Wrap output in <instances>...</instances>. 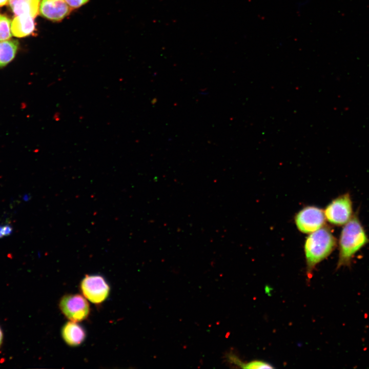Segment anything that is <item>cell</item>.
Returning a JSON list of instances; mask_svg holds the SVG:
<instances>
[{"label":"cell","mask_w":369,"mask_h":369,"mask_svg":"<svg viewBox=\"0 0 369 369\" xmlns=\"http://www.w3.org/2000/svg\"><path fill=\"white\" fill-rule=\"evenodd\" d=\"M368 243L369 238L358 213H355L340 232L337 268L349 266L356 254Z\"/></svg>","instance_id":"6da1fadb"},{"label":"cell","mask_w":369,"mask_h":369,"mask_svg":"<svg viewBox=\"0 0 369 369\" xmlns=\"http://www.w3.org/2000/svg\"><path fill=\"white\" fill-rule=\"evenodd\" d=\"M337 240L331 229L323 226L309 234L304 244L307 277L310 279L315 267L335 250Z\"/></svg>","instance_id":"7a4b0ae2"},{"label":"cell","mask_w":369,"mask_h":369,"mask_svg":"<svg viewBox=\"0 0 369 369\" xmlns=\"http://www.w3.org/2000/svg\"><path fill=\"white\" fill-rule=\"evenodd\" d=\"M324 213L326 220L331 224L344 225L354 214L350 194L347 192L333 199L325 207Z\"/></svg>","instance_id":"3957f363"},{"label":"cell","mask_w":369,"mask_h":369,"mask_svg":"<svg viewBox=\"0 0 369 369\" xmlns=\"http://www.w3.org/2000/svg\"><path fill=\"white\" fill-rule=\"evenodd\" d=\"M58 306L63 314L74 322L86 320L90 313V305L86 298L78 294L64 295L59 301Z\"/></svg>","instance_id":"277c9868"},{"label":"cell","mask_w":369,"mask_h":369,"mask_svg":"<svg viewBox=\"0 0 369 369\" xmlns=\"http://www.w3.org/2000/svg\"><path fill=\"white\" fill-rule=\"evenodd\" d=\"M80 289L83 296L95 304L104 302L110 292L109 284L100 275H86L80 283Z\"/></svg>","instance_id":"5b68a950"},{"label":"cell","mask_w":369,"mask_h":369,"mask_svg":"<svg viewBox=\"0 0 369 369\" xmlns=\"http://www.w3.org/2000/svg\"><path fill=\"white\" fill-rule=\"evenodd\" d=\"M326 220L324 210L314 206L304 207L295 216L298 230L304 234H310L321 228Z\"/></svg>","instance_id":"8992f818"},{"label":"cell","mask_w":369,"mask_h":369,"mask_svg":"<svg viewBox=\"0 0 369 369\" xmlns=\"http://www.w3.org/2000/svg\"><path fill=\"white\" fill-rule=\"evenodd\" d=\"M39 12L48 19L58 22L69 14L70 7L65 0H42Z\"/></svg>","instance_id":"52a82bcc"},{"label":"cell","mask_w":369,"mask_h":369,"mask_svg":"<svg viewBox=\"0 0 369 369\" xmlns=\"http://www.w3.org/2000/svg\"><path fill=\"white\" fill-rule=\"evenodd\" d=\"M61 336L67 344L77 346L85 340L86 333L84 328L76 322L68 321L61 329Z\"/></svg>","instance_id":"ba28073f"},{"label":"cell","mask_w":369,"mask_h":369,"mask_svg":"<svg viewBox=\"0 0 369 369\" xmlns=\"http://www.w3.org/2000/svg\"><path fill=\"white\" fill-rule=\"evenodd\" d=\"M35 26L34 18L29 15H17L11 23V33L17 37H25L33 32Z\"/></svg>","instance_id":"9c48e42d"},{"label":"cell","mask_w":369,"mask_h":369,"mask_svg":"<svg viewBox=\"0 0 369 369\" xmlns=\"http://www.w3.org/2000/svg\"><path fill=\"white\" fill-rule=\"evenodd\" d=\"M40 0H10L11 9L16 16L29 15L35 18L39 13Z\"/></svg>","instance_id":"30bf717a"},{"label":"cell","mask_w":369,"mask_h":369,"mask_svg":"<svg viewBox=\"0 0 369 369\" xmlns=\"http://www.w3.org/2000/svg\"><path fill=\"white\" fill-rule=\"evenodd\" d=\"M18 45L15 39L0 41V68L6 66L14 58Z\"/></svg>","instance_id":"8fae6325"},{"label":"cell","mask_w":369,"mask_h":369,"mask_svg":"<svg viewBox=\"0 0 369 369\" xmlns=\"http://www.w3.org/2000/svg\"><path fill=\"white\" fill-rule=\"evenodd\" d=\"M227 357L228 360L231 363L243 368L262 369L274 368V366L270 363L262 360H255L245 363L241 362L237 357L233 354H230Z\"/></svg>","instance_id":"7c38bea8"},{"label":"cell","mask_w":369,"mask_h":369,"mask_svg":"<svg viewBox=\"0 0 369 369\" xmlns=\"http://www.w3.org/2000/svg\"><path fill=\"white\" fill-rule=\"evenodd\" d=\"M11 21L4 15L0 14V41L10 39L12 36Z\"/></svg>","instance_id":"4fadbf2b"},{"label":"cell","mask_w":369,"mask_h":369,"mask_svg":"<svg viewBox=\"0 0 369 369\" xmlns=\"http://www.w3.org/2000/svg\"><path fill=\"white\" fill-rule=\"evenodd\" d=\"M12 226L8 224L0 225V238L10 235L12 234Z\"/></svg>","instance_id":"5bb4252c"},{"label":"cell","mask_w":369,"mask_h":369,"mask_svg":"<svg viewBox=\"0 0 369 369\" xmlns=\"http://www.w3.org/2000/svg\"><path fill=\"white\" fill-rule=\"evenodd\" d=\"M89 0H65L67 4L72 8H77L86 4Z\"/></svg>","instance_id":"9a60e30c"},{"label":"cell","mask_w":369,"mask_h":369,"mask_svg":"<svg viewBox=\"0 0 369 369\" xmlns=\"http://www.w3.org/2000/svg\"><path fill=\"white\" fill-rule=\"evenodd\" d=\"M10 0H0V7L6 5Z\"/></svg>","instance_id":"2e32d148"},{"label":"cell","mask_w":369,"mask_h":369,"mask_svg":"<svg viewBox=\"0 0 369 369\" xmlns=\"http://www.w3.org/2000/svg\"><path fill=\"white\" fill-rule=\"evenodd\" d=\"M2 340H3V333H2V330L0 328V345L2 343Z\"/></svg>","instance_id":"e0dca14e"}]
</instances>
